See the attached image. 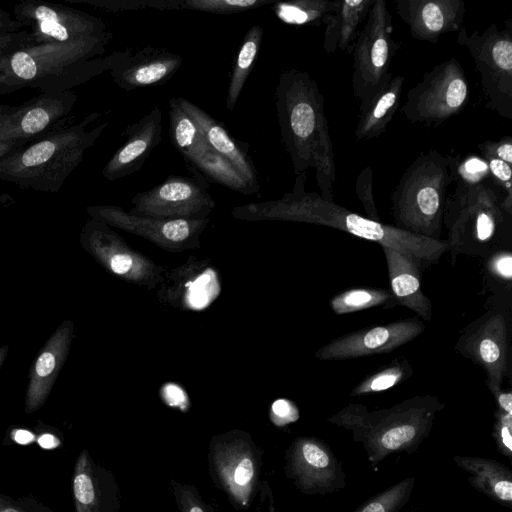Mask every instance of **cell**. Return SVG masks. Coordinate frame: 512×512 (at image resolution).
I'll return each mask as SVG.
<instances>
[{
    "mask_svg": "<svg viewBox=\"0 0 512 512\" xmlns=\"http://www.w3.org/2000/svg\"><path fill=\"white\" fill-rule=\"evenodd\" d=\"M456 42L468 49L480 76L486 107L512 119V29L491 24L484 31H458Z\"/></svg>",
    "mask_w": 512,
    "mask_h": 512,
    "instance_id": "obj_8",
    "label": "cell"
},
{
    "mask_svg": "<svg viewBox=\"0 0 512 512\" xmlns=\"http://www.w3.org/2000/svg\"><path fill=\"white\" fill-rule=\"evenodd\" d=\"M296 406L286 399L276 400L271 407V419L277 426H284L298 419Z\"/></svg>",
    "mask_w": 512,
    "mask_h": 512,
    "instance_id": "obj_46",
    "label": "cell"
},
{
    "mask_svg": "<svg viewBox=\"0 0 512 512\" xmlns=\"http://www.w3.org/2000/svg\"><path fill=\"white\" fill-rule=\"evenodd\" d=\"M0 512H53L31 496L13 498L0 493Z\"/></svg>",
    "mask_w": 512,
    "mask_h": 512,
    "instance_id": "obj_42",
    "label": "cell"
},
{
    "mask_svg": "<svg viewBox=\"0 0 512 512\" xmlns=\"http://www.w3.org/2000/svg\"><path fill=\"white\" fill-rule=\"evenodd\" d=\"M413 477L403 479L365 501L355 512H399L411 497Z\"/></svg>",
    "mask_w": 512,
    "mask_h": 512,
    "instance_id": "obj_35",
    "label": "cell"
},
{
    "mask_svg": "<svg viewBox=\"0 0 512 512\" xmlns=\"http://www.w3.org/2000/svg\"><path fill=\"white\" fill-rule=\"evenodd\" d=\"M13 440L21 445H27L34 441L35 436L32 432L26 429H16L14 430L13 434Z\"/></svg>",
    "mask_w": 512,
    "mask_h": 512,
    "instance_id": "obj_51",
    "label": "cell"
},
{
    "mask_svg": "<svg viewBox=\"0 0 512 512\" xmlns=\"http://www.w3.org/2000/svg\"><path fill=\"white\" fill-rule=\"evenodd\" d=\"M498 410L512 414V393L509 390L500 389L493 393Z\"/></svg>",
    "mask_w": 512,
    "mask_h": 512,
    "instance_id": "obj_48",
    "label": "cell"
},
{
    "mask_svg": "<svg viewBox=\"0 0 512 512\" xmlns=\"http://www.w3.org/2000/svg\"><path fill=\"white\" fill-rule=\"evenodd\" d=\"M209 471L214 484L235 508H247L259 488L262 450L245 431L214 436L209 444Z\"/></svg>",
    "mask_w": 512,
    "mask_h": 512,
    "instance_id": "obj_9",
    "label": "cell"
},
{
    "mask_svg": "<svg viewBox=\"0 0 512 512\" xmlns=\"http://www.w3.org/2000/svg\"><path fill=\"white\" fill-rule=\"evenodd\" d=\"M112 34L82 40L33 45L0 57V85L14 91L35 88L61 93L111 70L120 56L102 57Z\"/></svg>",
    "mask_w": 512,
    "mask_h": 512,
    "instance_id": "obj_3",
    "label": "cell"
},
{
    "mask_svg": "<svg viewBox=\"0 0 512 512\" xmlns=\"http://www.w3.org/2000/svg\"><path fill=\"white\" fill-rule=\"evenodd\" d=\"M487 269L489 274L504 282L512 280V254L508 250L492 252L488 258Z\"/></svg>",
    "mask_w": 512,
    "mask_h": 512,
    "instance_id": "obj_43",
    "label": "cell"
},
{
    "mask_svg": "<svg viewBox=\"0 0 512 512\" xmlns=\"http://www.w3.org/2000/svg\"><path fill=\"white\" fill-rule=\"evenodd\" d=\"M8 352H9V346L8 345H4V346H1L0 347V369L8 355Z\"/></svg>",
    "mask_w": 512,
    "mask_h": 512,
    "instance_id": "obj_53",
    "label": "cell"
},
{
    "mask_svg": "<svg viewBox=\"0 0 512 512\" xmlns=\"http://www.w3.org/2000/svg\"><path fill=\"white\" fill-rule=\"evenodd\" d=\"M29 143L26 140H5L0 141V159L15 149H18Z\"/></svg>",
    "mask_w": 512,
    "mask_h": 512,
    "instance_id": "obj_50",
    "label": "cell"
},
{
    "mask_svg": "<svg viewBox=\"0 0 512 512\" xmlns=\"http://www.w3.org/2000/svg\"><path fill=\"white\" fill-rule=\"evenodd\" d=\"M33 45L31 35L26 30L0 31V57Z\"/></svg>",
    "mask_w": 512,
    "mask_h": 512,
    "instance_id": "obj_45",
    "label": "cell"
},
{
    "mask_svg": "<svg viewBox=\"0 0 512 512\" xmlns=\"http://www.w3.org/2000/svg\"><path fill=\"white\" fill-rule=\"evenodd\" d=\"M14 90L8 86H5V85H0V96L1 95H4V94H7V93H11L13 92Z\"/></svg>",
    "mask_w": 512,
    "mask_h": 512,
    "instance_id": "obj_55",
    "label": "cell"
},
{
    "mask_svg": "<svg viewBox=\"0 0 512 512\" xmlns=\"http://www.w3.org/2000/svg\"><path fill=\"white\" fill-rule=\"evenodd\" d=\"M183 158L193 173L235 192L244 195L255 194L235 166L215 151L202 133Z\"/></svg>",
    "mask_w": 512,
    "mask_h": 512,
    "instance_id": "obj_30",
    "label": "cell"
},
{
    "mask_svg": "<svg viewBox=\"0 0 512 512\" xmlns=\"http://www.w3.org/2000/svg\"><path fill=\"white\" fill-rule=\"evenodd\" d=\"M480 153L485 158H495L512 164V138L505 136L498 141H485L478 145Z\"/></svg>",
    "mask_w": 512,
    "mask_h": 512,
    "instance_id": "obj_44",
    "label": "cell"
},
{
    "mask_svg": "<svg viewBox=\"0 0 512 512\" xmlns=\"http://www.w3.org/2000/svg\"><path fill=\"white\" fill-rule=\"evenodd\" d=\"M372 169L367 166L357 176L355 191L359 201L362 203L367 218L380 222L372 190Z\"/></svg>",
    "mask_w": 512,
    "mask_h": 512,
    "instance_id": "obj_41",
    "label": "cell"
},
{
    "mask_svg": "<svg viewBox=\"0 0 512 512\" xmlns=\"http://www.w3.org/2000/svg\"><path fill=\"white\" fill-rule=\"evenodd\" d=\"M12 106L0 104V120L9 112Z\"/></svg>",
    "mask_w": 512,
    "mask_h": 512,
    "instance_id": "obj_54",
    "label": "cell"
},
{
    "mask_svg": "<svg viewBox=\"0 0 512 512\" xmlns=\"http://www.w3.org/2000/svg\"><path fill=\"white\" fill-rule=\"evenodd\" d=\"M15 20L30 28L34 45L65 43L107 33L106 23L89 13L42 0H24L13 8Z\"/></svg>",
    "mask_w": 512,
    "mask_h": 512,
    "instance_id": "obj_12",
    "label": "cell"
},
{
    "mask_svg": "<svg viewBox=\"0 0 512 512\" xmlns=\"http://www.w3.org/2000/svg\"><path fill=\"white\" fill-rule=\"evenodd\" d=\"M174 100L195 122L208 144L229 160L254 192L258 193L260 185L255 166L248 154V145L233 138L220 122L196 104L182 97H175Z\"/></svg>",
    "mask_w": 512,
    "mask_h": 512,
    "instance_id": "obj_25",
    "label": "cell"
},
{
    "mask_svg": "<svg viewBox=\"0 0 512 512\" xmlns=\"http://www.w3.org/2000/svg\"><path fill=\"white\" fill-rule=\"evenodd\" d=\"M263 28L255 24L249 28L235 57L226 94V108L232 111L238 101L244 84L251 73L260 51Z\"/></svg>",
    "mask_w": 512,
    "mask_h": 512,
    "instance_id": "obj_31",
    "label": "cell"
},
{
    "mask_svg": "<svg viewBox=\"0 0 512 512\" xmlns=\"http://www.w3.org/2000/svg\"><path fill=\"white\" fill-rule=\"evenodd\" d=\"M22 24L13 19L10 14L0 9V31L15 32L22 28Z\"/></svg>",
    "mask_w": 512,
    "mask_h": 512,
    "instance_id": "obj_49",
    "label": "cell"
},
{
    "mask_svg": "<svg viewBox=\"0 0 512 512\" xmlns=\"http://www.w3.org/2000/svg\"><path fill=\"white\" fill-rule=\"evenodd\" d=\"M505 195L488 179L472 187L455 186L447 198L444 224L452 260L460 253L487 256L491 254L499 227L505 221Z\"/></svg>",
    "mask_w": 512,
    "mask_h": 512,
    "instance_id": "obj_7",
    "label": "cell"
},
{
    "mask_svg": "<svg viewBox=\"0 0 512 512\" xmlns=\"http://www.w3.org/2000/svg\"><path fill=\"white\" fill-rule=\"evenodd\" d=\"M468 99L465 71L452 57L437 64L409 90L401 111L410 122L438 125L459 114Z\"/></svg>",
    "mask_w": 512,
    "mask_h": 512,
    "instance_id": "obj_11",
    "label": "cell"
},
{
    "mask_svg": "<svg viewBox=\"0 0 512 512\" xmlns=\"http://www.w3.org/2000/svg\"><path fill=\"white\" fill-rule=\"evenodd\" d=\"M395 10L413 38L436 43L446 33L458 32L465 18L462 0H397Z\"/></svg>",
    "mask_w": 512,
    "mask_h": 512,
    "instance_id": "obj_19",
    "label": "cell"
},
{
    "mask_svg": "<svg viewBox=\"0 0 512 512\" xmlns=\"http://www.w3.org/2000/svg\"><path fill=\"white\" fill-rule=\"evenodd\" d=\"M75 4H87L109 11L136 10L143 8L174 9V0H67Z\"/></svg>",
    "mask_w": 512,
    "mask_h": 512,
    "instance_id": "obj_38",
    "label": "cell"
},
{
    "mask_svg": "<svg viewBox=\"0 0 512 512\" xmlns=\"http://www.w3.org/2000/svg\"><path fill=\"white\" fill-rule=\"evenodd\" d=\"M183 57L163 49L145 47L136 53L120 51L110 70L114 82L123 90L157 86L167 82L181 67Z\"/></svg>",
    "mask_w": 512,
    "mask_h": 512,
    "instance_id": "obj_21",
    "label": "cell"
},
{
    "mask_svg": "<svg viewBox=\"0 0 512 512\" xmlns=\"http://www.w3.org/2000/svg\"><path fill=\"white\" fill-rule=\"evenodd\" d=\"M285 474L305 495H327L346 486L342 465L330 446L316 437H297L285 451Z\"/></svg>",
    "mask_w": 512,
    "mask_h": 512,
    "instance_id": "obj_15",
    "label": "cell"
},
{
    "mask_svg": "<svg viewBox=\"0 0 512 512\" xmlns=\"http://www.w3.org/2000/svg\"><path fill=\"white\" fill-rule=\"evenodd\" d=\"M425 330L416 318L363 328L338 337L315 353L320 360H344L388 353L412 341Z\"/></svg>",
    "mask_w": 512,
    "mask_h": 512,
    "instance_id": "obj_18",
    "label": "cell"
},
{
    "mask_svg": "<svg viewBox=\"0 0 512 512\" xmlns=\"http://www.w3.org/2000/svg\"><path fill=\"white\" fill-rule=\"evenodd\" d=\"M163 397L170 406L181 408L186 405V396L178 386L169 385L165 387Z\"/></svg>",
    "mask_w": 512,
    "mask_h": 512,
    "instance_id": "obj_47",
    "label": "cell"
},
{
    "mask_svg": "<svg viewBox=\"0 0 512 512\" xmlns=\"http://www.w3.org/2000/svg\"><path fill=\"white\" fill-rule=\"evenodd\" d=\"M38 444L43 449H53L60 444V440L50 433H44L38 438Z\"/></svg>",
    "mask_w": 512,
    "mask_h": 512,
    "instance_id": "obj_52",
    "label": "cell"
},
{
    "mask_svg": "<svg viewBox=\"0 0 512 512\" xmlns=\"http://www.w3.org/2000/svg\"><path fill=\"white\" fill-rule=\"evenodd\" d=\"M352 47V91L360 102L392 76L389 71L399 44L392 38V17L385 0H374Z\"/></svg>",
    "mask_w": 512,
    "mask_h": 512,
    "instance_id": "obj_10",
    "label": "cell"
},
{
    "mask_svg": "<svg viewBox=\"0 0 512 512\" xmlns=\"http://www.w3.org/2000/svg\"><path fill=\"white\" fill-rule=\"evenodd\" d=\"M445 407L432 395H418L392 407L370 411L351 403L327 419L349 431L360 443L376 470L385 458L396 453L411 454L429 436L437 414Z\"/></svg>",
    "mask_w": 512,
    "mask_h": 512,
    "instance_id": "obj_4",
    "label": "cell"
},
{
    "mask_svg": "<svg viewBox=\"0 0 512 512\" xmlns=\"http://www.w3.org/2000/svg\"><path fill=\"white\" fill-rule=\"evenodd\" d=\"M495 422L492 429L497 451L509 460L512 458V414L498 409L494 412Z\"/></svg>",
    "mask_w": 512,
    "mask_h": 512,
    "instance_id": "obj_40",
    "label": "cell"
},
{
    "mask_svg": "<svg viewBox=\"0 0 512 512\" xmlns=\"http://www.w3.org/2000/svg\"><path fill=\"white\" fill-rule=\"evenodd\" d=\"M200 178L170 175L153 188L137 193L131 200V214L163 219L204 220L215 201Z\"/></svg>",
    "mask_w": 512,
    "mask_h": 512,
    "instance_id": "obj_14",
    "label": "cell"
},
{
    "mask_svg": "<svg viewBox=\"0 0 512 512\" xmlns=\"http://www.w3.org/2000/svg\"><path fill=\"white\" fill-rule=\"evenodd\" d=\"M77 95L72 90L61 93H44L12 106L0 120V141L32 140L66 126Z\"/></svg>",
    "mask_w": 512,
    "mask_h": 512,
    "instance_id": "obj_17",
    "label": "cell"
},
{
    "mask_svg": "<svg viewBox=\"0 0 512 512\" xmlns=\"http://www.w3.org/2000/svg\"><path fill=\"white\" fill-rule=\"evenodd\" d=\"M269 4L267 0H180L179 9L213 14H234Z\"/></svg>",
    "mask_w": 512,
    "mask_h": 512,
    "instance_id": "obj_37",
    "label": "cell"
},
{
    "mask_svg": "<svg viewBox=\"0 0 512 512\" xmlns=\"http://www.w3.org/2000/svg\"><path fill=\"white\" fill-rule=\"evenodd\" d=\"M412 373L413 370L408 361L396 360L363 379L351 391V396H362L393 388L410 377Z\"/></svg>",
    "mask_w": 512,
    "mask_h": 512,
    "instance_id": "obj_34",
    "label": "cell"
},
{
    "mask_svg": "<svg viewBox=\"0 0 512 512\" xmlns=\"http://www.w3.org/2000/svg\"><path fill=\"white\" fill-rule=\"evenodd\" d=\"M73 338L74 323L71 320H65L39 351L29 372V382L24 400L26 414L36 412L48 399L68 357Z\"/></svg>",
    "mask_w": 512,
    "mask_h": 512,
    "instance_id": "obj_20",
    "label": "cell"
},
{
    "mask_svg": "<svg viewBox=\"0 0 512 512\" xmlns=\"http://www.w3.org/2000/svg\"><path fill=\"white\" fill-rule=\"evenodd\" d=\"M454 462L469 474V484L493 501L512 508V471L490 458L454 455Z\"/></svg>",
    "mask_w": 512,
    "mask_h": 512,
    "instance_id": "obj_28",
    "label": "cell"
},
{
    "mask_svg": "<svg viewBox=\"0 0 512 512\" xmlns=\"http://www.w3.org/2000/svg\"><path fill=\"white\" fill-rule=\"evenodd\" d=\"M91 219L140 235L165 248H189L197 240L209 219H163L134 215L119 206H88Z\"/></svg>",
    "mask_w": 512,
    "mask_h": 512,
    "instance_id": "obj_16",
    "label": "cell"
},
{
    "mask_svg": "<svg viewBox=\"0 0 512 512\" xmlns=\"http://www.w3.org/2000/svg\"><path fill=\"white\" fill-rule=\"evenodd\" d=\"M306 173L296 175L292 191L281 199L237 206L232 215L248 221L282 220L323 225L413 256L423 271L449 250L447 240H434L361 216L317 192L305 190Z\"/></svg>",
    "mask_w": 512,
    "mask_h": 512,
    "instance_id": "obj_1",
    "label": "cell"
},
{
    "mask_svg": "<svg viewBox=\"0 0 512 512\" xmlns=\"http://www.w3.org/2000/svg\"><path fill=\"white\" fill-rule=\"evenodd\" d=\"M453 183V156L429 150L417 157L391 194L395 227L441 240L448 187Z\"/></svg>",
    "mask_w": 512,
    "mask_h": 512,
    "instance_id": "obj_6",
    "label": "cell"
},
{
    "mask_svg": "<svg viewBox=\"0 0 512 512\" xmlns=\"http://www.w3.org/2000/svg\"><path fill=\"white\" fill-rule=\"evenodd\" d=\"M336 0H294L275 2L271 10L283 23L293 26L321 25Z\"/></svg>",
    "mask_w": 512,
    "mask_h": 512,
    "instance_id": "obj_32",
    "label": "cell"
},
{
    "mask_svg": "<svg viewBox=\"0 0 512 512\" xmlns=\"http://www.w3.org/2000/svg\"><path fill=\"white\" fill-rule=\"evenodd\" d=\"M455 348L484 370L486 386L497 392L509 374V317L496 309L486 311L465 328Z\"/></svg>",
    "mask_w": 512,
    "mask_h": 512,
    "instance_id": "obj_13",
    "label": "cell"
},
{
    "mask_svg": "<svg viewBox=\"0 0 512 512\" xmlns=\"http://www.w3.org/2000/svg\"><path fill=\"white\" fill-rule=\"evenodd\" d=\"M275 97L281 139L295 174L313 168L321 197L334 200L335 157L317 83L305 71L288 69L279 75Z\"/></svg>",
    "mask_w": 512,
    "mask_h": 512,
    "instance_id": "obj_2",
    "label": "cell"
},
{
    "mask_svg": "<svg viewBox=\"0 0 512 512\" xmlns=\"http://www.w3.org/2000/svg\"><path fill=\"white\" fill-rule=\"evenodd\" d=\"M161 133L162 112L155 106L137 122L127 126L123 132L126 140L104 166L103 176L113 181L139 171L160 143Z\"/></svg>",
    "mask_w": 512,
    "mask_h": 512,
    "instance_id": "obj_23",
    "label": "cell"
},
{
    "mask_svg": "<svg viewBox=\"0 0 512 512\" xmlns=\"http://www.w3.org/2000/svg\"><path fill=\"white\" fill-rule=\"evenodd\" d=\"M82 247L111 273L138 278L147 271V261L128 249L126 243L107 224L90 219L80 233Z\"/></svg>",
    "mask_w": 512,
    "mask_h": 512,
    "instance_id": "obj_24",
    "label": "cell"
},
{
    "mask_svg": "<svg viewBox=\"0 0 512 512\" xmlns=\"http://www.w3.org/2000/svg\"><path fill=\"white\" fill-rule=\"evenodd\" d=\"M169 135L172 145L183 156L196 143L201 132L195 122L177 105L169 100Z\"/></svg>",
    "mask_w": 512,
    "mask_h": 512,
    "instance_id": "obj_36",
    "label": "cell"
},
{
    "mask_svg": "<svg viewBox=\"0 0 512 512\" xmlns=\"http://www.w3.org/2000/svg\"><path fill=\"white\" fill-rule=\"evenodd\" d=\"M405 78L391 76L383 86L359 103V116L354 135L357 141L382 135L400 107Z\"/></svg>",
    "mask_w": 512,
    "mask_h": 512,
    "instance_id": "obj_27",
    "label": "cell"
},
{
    "mask_svg": "<svg viewBox=\"0 0 512 512\" xmlns=\"http://www.w3.org/2000/svg\"><path fill=\"white\" fill-rule=\"evenodd\" d=\"M72 492L76 512L120 511V491L114 475L96 463L87 449L75 462Z\"/></svg>",
    "mask_w": 512,
    "mask_h": 512,
    "instance_id": "obj_22",
    "label": "cell"
},
{
    "mask_svg": "<svg viewBox=\"0 0 512 512\" xmlns=\"http://www.w3.org/2000/svg\"><path fill=\"white\" fill-rule=\"evenodd\" d=\"M171 487L180 512H218L201 498L197 487L175 480Z\"/></svg>",
    "mask_w": 512,
    "mask_h": 512,
    "instance_id": "obj_39",
    "label": "cell"
},
{
    "mask_svg": "<svg viewBox=\"0 0 512 512\" xmlns=\"http://www.w3.org/2000/svg\"><path fill=\"white\" fill-rule=\"evenodd\" d=\"M100 116L93 112L77 124L63 126L8 153L0 159V181L58 192L107 127L108 121H104L88 129Z\"/></svg>",
    "mask_w": 512,
    "mask_h": 512,
    "instance_id": "obj_5",
    "label": "cell"
},
{
    "mask_svg": "<svg viewBox=\"0 0 512 512\" xmlns=\"http://www.w3.org/2000/svg\"><path fill=\"white\" fill-rule=\"evenodd\" d=\"M385 256L390 292L395 304L414 311L426 321L432 319L433 309L430 299L421 287L423 271L417 260L399 250L382 246Z\"/></svg>",
    "mask_w": 512,
    "mask_h": 512,
    "instance_id": "obj_26",
    "label": "cell"
},
{
    "mask_svg": "<svg viewBox=\"0 0 512 512\" xmlns=\"http://www.w3.org/2000/svg\"><path fill=\"white\" fill-rule=\"evenodd\" d=\"M374 0H336V5L323 21V48L326 53L337 50L351 54L352 47Z\"/></svg>",
    "mask_w": 512,
    "mask_h": 512,
    "instance_id": "obj_29",
    "label": "cell"
},
{
    "mask_svg": "<svg viewBox=\"0 0 512 512\" xmlns=\"http://www.w3.org/2000/svg\"><path fill=\"white\" fill-rule=\"evenodd\" d=\"M394 306L392 294L388 289L353 288L335 295L330 306L337 315L348 314L378 306Z\"/></svg>",
    "mask_w": 512,
    "mask_h": 512,
    "instance_id": "obj_33",
    "label": "cell"
}]
</instances>
